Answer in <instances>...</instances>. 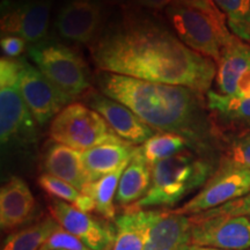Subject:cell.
<instances>
[{"label":"cell","instance_id":"cell-9","mask_svg":"<svg viewBox=\"0 0 250 250\" xmlns=\"http://www.w3.org/2000/svg\"><path fill=\"white\" fill-rule=\"evenodd\" d=\"M250 192V169L227 168L215 171L203 189L175 213L195 215L242 198Z\"/></svg>","mask_w":250,"mask_h":250},{"label":"cell","instance_id":"cell-10","mask_svg":"<svg viewBox=\"0 0 250 250\" xmlns=\"http://www.w3.org/2000/svg\"><path fill=\"white\" fill-rule=\"evenodd\" d=\"M51 6V0H2V36H20L29 45L48 39Z\"/></svg>","mask_w":250,"mask_h":250},{"label":"cell","instance_id":"cell-26","mask_svg":"<svg viewBox=\"0 0 250 250\" xmlns=\"http://www.w3.org/2000/svg\"><path fill=\"white\" fill-rule=\"evenodd\" d=\"M37 182H39V186L50 196L55 197L59 201L70 203L78 210L86 212V213L96 211L95 203H94L92 197L79 191L77 188L66 183L65 181L59 180L52 175L42 174Z\"/></svg>","mask_w":250,"mask_h":250},{"label":"cell","instance_id":"cell-6","mask_svg":"<svg viewBox=\"0 0 250 250\" xmlns=\"http://www.w3.org/2000/svg\"><path fill=\"white\" fill-rule=\"evenodd\" d=\"M49 133L54 142L79 152L123 140L99 112L81 102L70 103L62 109L51 121Z\"/></svg>","mask_w":250,"mask_h":250},{"label":"cell","instance_id":"cell-1","mask_svg":"<svg viewBox=\"0 0 250 250\" xmlns=\"http://www.w3.org/2000/svg\"><path fill=\"white\" fill-rule=\"evenodd\" d=\"M89 49L100 72L183 86L202 94L211 90L217 74L215 62L188 48L173 31L136 7L124 12L123 20L103 31Z\"/></svg>","mask_w":250,"mask_h":250},{"label":"cell","instance_id":"cell-12","mask_svg":"<svg viewBox=\"0 0 250 250\" xmlns=\"http://www.w3.org/2000/svg\"><path fill=\"white\" fill-rule=\"evenodd\" d=\"M50 215L90 250H110L115 227L98 220L66 202L56 199L49 205Z\"/></svg>","mask_w":250,"mask_h":250},{"label":"cell","instance_id":"cell-7","mask_svg":"<svg viewBox=\"0 0 250 250\" xmlns=\"http://www.w3.org/2000/svg\"><path fill=\"white\" fill-rule=\"evenodd\" d=\"M166 17L176 36L188 48L211 58L217 64L221 51L232 37L229 28L203 12L191 7L171 4L166 9Z\"/></svg>","mask_w":250,"mask_h":250},{"label":"cell","instance_id":"cell-15","mask_svg":"<svg viewBox=\"0 0 250 250\" xmlns=\"http://www.w3.org/2000/svg\"><path fill=\"white\" fill-rule=\"evenodd\" d=\"M191 215L174 211H151L149 232L144 250H187L191 246Z\"/></svg>","mask_w":250,"mask_h":250},{"label":"cell","instance_id":"cell-25","mask_svg":"<svg viewBox=\"0 0 250 250\" xmlns=\"http://www.w3.org/2000/svg\"><path fill=\"white\" fill-rule=\"evenodd\" d=\"M190 146L189 142L182 136L175 133L160 132L155 133L140 146V153L146 162L153 167L158 162L169 159L171 156L183 152V149Z\"/></svg>","mask_w":250,"mask_h":250},{"label":"cell","instance_id":"cell-13","mask_svg":"<svg viewBox=\"0 0 250 250\" xmlns=\"http://www.w3.org/2000/svg\"><path fill=\"white\" fill-rule=\"evenodd\" d=\"M83 103L99 112L111 130L125 142L144 144L155 134V130L144 123L134 112L123 103L115 101L101 92L89 89L83 94Z\"/></svg>","mask_w":250,"mask_h":250},{"label":"cell","instance_id":"cell-5","mask_svg":"<svg viewBox=\"0 0 250 250\" xmlns=\"http://www.w3.org/2000/svg\"><path fill=\"white\" fill-rule=\"evenodd\" d=\"M28 56L55 86L71 98L76 99L89 90L85 62L70 46L45 39L28 46Z\"/></svg>","mask_w":250,"mask_h":250},{"label":"cell","instance_id":"cell-30","mask_svg":"<svg viewBox=\"0 0 250 250\" xmlns=\"http://www.w3.org/2000/svg\"><path fill=\"white\" fill-rule=\"evenodd\" d=\"M201 218L212 217H248L250 218V192L242 198L229 202L213 210L203 212V213L195 214Z\"/></svg>","mask_w":250,"mask_h":250},{"label":"cell","instance_id":"cell-17","mask_svg":"<svg viewBox=\"0 0 250 250\" xmlns=\"http://www.w3.org/2000/svg\"><path fill=\"white\" fill-rule=\"evenodd\" d=\"M43 168L45 174L65 181L81 192L90 182L81 160V152L61 143L46 144L43 154Z\"/></svg>","mask_w":250,"mask_h":250},{"label":"cell","instance_id":"cell-36","mask_svg":"<svg viewBox=\"0 0 250 250\" xmlns=\"http://www.w3.org/2000/svg\"><path fill=\"white\" fill-rule=\"evenodd\" d=\"M248 250H250V249H248Z\"/></svg>","mask_w":250,"mask_h":250},{"label":"cell","instance_id":"cell-11","mask_svg":"<svg viewBox=\"0 0 250 250\" xmlns=\"http://www.w3.org/2000/svg\"><path fill=\"white\" fill-rule=\"evenodd\" d=\"M191 245L225 250L250 249V218L191 215Z\"/></svg>","mask_w":250,"mask_h":250},{"label":"cell","instance_id":"cell-3","mask_svg":"<svg viewBox=\"0 0 250 250\" xmlns=\"http://www.w3.org/2000/svg\"><path fill=\"white\" fill-rule=\"evenodd\" d=\"M211 170L208 161L190 152H181L158 162L152 167V183L147 193L126 210L176 205L199 187L205 186Z\"/></svg>","mask_w":250,"mask_h":250},{"label":"cell","instance_id":"cell-19","mask_svg":"<svg viewBox=\"0 0 250 250\" xmlns=\"http://www.w3.org/2000/svg\"><path fill=\"white\" fill-rule=\"evenodd\" d=\"M134 149L136 147L132 144L121 140L102 144L81 152V160L90 182L120 169L122 166L131 160Z\"/></svg>","mask_w":250,"mask_h":250},{"label":"cell","instance_id":"cell-33","mask_svg":"<svg viewBox=\"0 0 250 250\" xmlns=\"http://www.w3.org/2000/svg\"><path fill=\"white\" fill-rule=\"evenodd\" d=\"M174 0H136V4L138 7H144L151 9V11H166L173 4Z\"/></svg>","mask_w":250,"mask_h":250},{"label":"cell","instance_id":"cell-27","mask_svg":"<svg viewBox=\"0 0 250 250\" xmlns=\"http://www.w3.org/2000/svg\"><path fill=\"white\" fill-rule=\"evenodd\" d=\"M223 12L233 35L250 42V0H213Z\"/></svg>","mask_w":250,"mask_h":250},{"label":"cell","instance_id":"cell-23","mask_svg":"<svg viewBox=\"0 0 250 250\" xmlns=\"http://www.w3.org/2000/svg\"><path fill=\"white\" fill-rule=\"evenodd\" d=\"M129 162L124 164L120 169L114 171V173L89 182L83 191L85 195L92 197L94 203H95L96 212L107 220L116 219V208H115L114 201L116 198L122 174L124 173Z\"/></svg>","mask_w":250,"mask_h":250},{"label":"cell","instance_id":"cell-8","mask_svg":"<svg viewBox=\"0 0 250 250\" xmlns=\"http://www.w3.org/2000/svg\"><path fill=\"white\" fill-rule=\"evenodd\" d=\"M19 89L40 126L52 121L73 98L62 92L36 66L21 62Z\"/></svg>","mask_w":250,"mask_h":250},{"label":"cell","instance_id":"cell-34","mask_svg":"<svg viewBox=\"0 0 250 250\" xmlns=\"http://www.w3.org/2000/svg\"><path fill=\"white\" fill-rule=\"evenodd\" d=\"M105 5L111 6V7H118L123 12L130 11L134 7H138L136 4V0H103Z\"/></svg>","mask_w":250,"mask_h":250},{"label":"cell","instance_id":"cell-18","mask_svg":"<svg viewBox=\"0 0 250 250\" xmlns=\"http://www.w3.org/2000/svg\"><path fill=\"white\" fill-rule=\"evenodd\" d=\"M250 68V45L235 35H232L225 44L217 62L218 93L235 95L237 81Z\"/></svg>","mask_w":250,"mask_h":250},{"label":"cell","instance_id":"cell-31","mask_svg":"<svg viewBox=\"0 0 250 250\" xmlns=\"http://www.w3.org/2000/svg\"><path fill=\"white\" fill-rule=\"evenodd\" d=\"M174 4H179L191 7L197 11L208 14V17L213 18L218 22L227 26V20L223 12L217 7L213 0H174Z\"/></svg>","mask_w":250,"mask_h":250},{"label":"cell","instance_id":"cell-2","mask_svg":"<svg viewBox=\"0 0 250 250\" xmlns=\"http://www.w3.org/2000/svg\"><path fill=\"white\" fill-rule=\"evenodd\" d=\"M96 81L100 92L126 105L153 130L182 136L190 147L202 148L214 136L202 93L109 72H100Z\"/></svg>","mask_w":250,"mask_h":250},{"label":"cell","instance_id":"cell-24","mask_svg":"<svg viewBox=\"0 0 250 250\" xmlns=\"http://www.w3.org/2000/svg\"><path fill=\"white\" fill-rule=\"evenodd\" d=\"M54 218H43L39 223L14 232L6 237L1 250H41L50 234L57 228Z\"/></svg>","mask_w":250,"mask_h":250},{"label":"cell","instance_id":"cell-22","mask_svg":"<svg viewBox=\"0 0 250 250\" xmlns=\"http://www.w3.org/2000/svg\"><path fill=\"white\" fill-rule=\"evenodd\" d=\"M206 103L211 114L221 122L250 130V99L223 95L208 90Z\"/></svg>","mask_w":250,"mask_h":250},{"label":"cell","instance_id":"cell-16","mask_svg":"<svg viewBox=\"0 0 250 250\" xmlns=\"http://www.w3.org/2000/svg\"><path fill=\"white\" fill-rule=\"evenodd\" d=\"M35 211V198L28 184L18 176L11 177L0 189V226L13 229L26 224Z\"/></svg>","mask_w":250,"mask_h":250},{"label":"cell","instance_id":"cell-28","mask_svg":"<svg viewBox=\"0 0 250 250\" xmlns=\"http://www.w3.org/2000/svg\"><path fill=\"white\" fill-rule=\"evenodd\" d=\"M219 168L250 169V130L236 134L227 143Z\"/></svg>","mask_w":250,"mask_h":250},{"label":"cell","instance_id":"cell-29","mask_svg":"<svg viewBox=\"0 0 250 250\" xmlns=\"http://www.w3.org/2000/svg\"><path fill=\"white\" fill-rule=\"evenodd\" d=\"M41 250H90L78 237L65 230L61 225L50 234Z\"/></svg>","mask_w":250,"mask_h":250},{"label":"cell","instance_id":"cell-32","mask_svg":"<svg viewBox=\"0 0 250 250\" xmlns=\"http://www.w3.org/2000/svg\"><path fill=\"white\" fill-rule=\"evenodd\" d=\"M28 43L20 36L15 35H4L0 41L2 52L5 54V57L17 58L26 50Z\"/></svg>","mask_w":250,"mask_h":250},{"label":"cell","instance_id":"cell-4","mask_svg":"<svg viewBox=\"0 0 250 250\" xmlns=\"http://www.w3.org/2000/svg\"><path fill=\"white\" fill-rule=\"evenodd\" d=\"M22 58L0 61V142L2 147H24L39 138L37 122L19 89Z\"/></svg>","mask_w":250,"mask_h":250},{"label":"cell","instance_id":"cell-21","mask_svg":"<svg viewBox=\"0 0 250 250\" xmlns=\"http://www.w3.org/2000/svg\"><path fill=\"white\" fill-rule=\"evenodd\" d=\"M114 221L115 239L110 250H144L148 237L151 211L126 210Z\"/></svg>","mask_w":250,"mask_h":250},{"label":"cell","instance_id":"cell-35","mask_svg":"<svg viewBox=\"0 0 250 250\" xmlns=\"http://www.w3.org/2000/svg\"><path fill=\"white\" fill-rule=\"evenodd\" d=\"M187 250H225V249H218V248H212V247H202V246L191 245V246L188 247Z\"/></svg>","mask_w":250,"mask_h":250},{"label":"cell","instance_id":"cell-20","mask_svg":"<svg viewBox=\"0 0 250 250\" xmlns=\"http://www.w3.org/2000/svg\"><path fill=\"white\" fill-rule=\"evenodd\" d=\"M152 183V167L136 147L118 184L116 202L121 206H132L148 191Z\"/></svg>","mask_w":250,"mask_h":250},{"label":"cell","instance_id":"cell-14","mask_svg":"<svg viewBox=\"0 0 250 250\" xmlns=\"http://www.w3.org/2000/svg\"><path fill=\"white\" fill-rule=\"evenodd\" d=\"M101 21L102 9L98 0H70L59 11L55 27L64 40L88 44L96 39Z\"/></svg>","mask_w":250,"mask_h":250}]
</instances>
